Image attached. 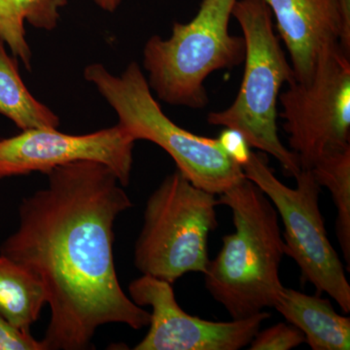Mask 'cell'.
Masks as SVG:
<instances>
[{
    "label": "cell",
    "instance_id": "1",
    "mask_svg": "<svg viewBox=\"0 0 350 350\" xmlns=\"http://www.w3.org/2000/svg\"><path fill=\"white\" fill-rule=\"evenodd\" d=\"M46 175L47 185L23 199L17 230L0 245L42 284L51 312L45 349H89L107 324L148 326L150 312L126 296L115 267V222L133 206L117 175L94 161Z\"/></svg>",
    "mask_w": 350,
    "mask_h": 350
},
{
    "label": "cell",
    "instance_id": "2",
    "mask_svg": "<svg viewBox=\"0 0 350 350\" xmlns=\"http://www.w3.org/2000/svg\"><path fill=\"white\" fill-rule=\"evenodd\" d=\"M219 206L232 211L234 232L207 262L204 284L232 319L273 308L283 289L280 264L285 243L280 216L261 189L245 176L219 195Z\"/></svg>",
    "mask_w": 350,
    "mask_h": 350
},
{
    "label": "cell",
    "instance_id": "3",
    "mask_svg": "<svg viewBox=\"0 0 350 350\" xmlns=\"http://www.w3.org/2000/svg\"><path fill=\"white\" fill-rule=\"evenodd\" d=\"M84 77L116 113L120 128L135 142L147 140L161 147L197 187L221 195L243 178L241 165L225 153L217 138L190 133L163 113L135 62L119 75L103 64H89Z\"/></svg>",
    "mask_w": 350,
    "mask_h": 350
},
{
    "label": "cell",
    "instance_id": "4",
    "mask_svg": "<svg viewBox=\"0 0 350 350\" xmlns=\"http://www.w3.org/2000/svg\"><path fill=\"white\" fill-rule=\"evenodd\" d=\"M232 16L245 42L243 82L232 105L209 113L207 122L238 131L250 147L273 156L285 174L295 177L301 172L298 159L282 144L278 130L280 91L295 75L276 36L273 15L262 0H237Z\"/></svg>",
    "mask_w": 350,
    "mask_h": 350
},
{
    "label": "cell",
    "instance_id": "5",
    "mask_svg": "<svg viewBox=\"0 0 350 350\" xmlns=\"http://www.w3.org/2000/svg\"><path fill=\"white\" fill-rule=\"evenodd\" d=\"M237 0H202L190 22L174 23L169 38L153 36L142 53L151 91L174 107L202 109L208 105L204 82L245 59V42L229 31Z\"/></svg>",
    "mask_w": 350,
    "mask_h": 350
},
{
    "label": "cell",
    "instance_id": "6",
    "mask_svg": "<svg viewBox=\"0 0 350 350\" xmlns=\"http://www.w3.org/2000/svg\"><path fill=\"white\" fill-rule=\"evenodd\" d=\"M217 206L215 195L195 186L180 170L167 175L147 200L133 251L135 268L172 284L186 273H204Z\"/></svg>",
    "mask_w": 350,
    "mask_h": 350
},
{
    "label": "cell",
    "instance_id": "7",
    "mask_svg": "<svg viewBox=\"0 0 350 350\" xmlns=\"http://www.w3.org/2000/svg\"><path fill=\"white\" fill-rule=\"evenodd\" d=\"M246 178L261 189L282 218L285 255L298 265L301 276L317 290L326 293L350 312V285L344 265L333 247L319 207L320 185L310 170L295 176L296 188L282 183L269 167L266 157L251 152L243 167Z\"/></svg>",
    "mask_w": 350,
    "mask_h": 350
},
{
    "label": "cell",
    "instance_id": "8",
    "mask_svg": "<svg viewBox=\"0 0 350 350\" xmlns=\"http://www.w3.org/2000/svg\"><path fill=\"white\" fill-rule=\"evenodd\" d=\"M280 94L290 150L301 170L350 145V59L340 45L320 55L308 81L294 79Z\"/></svg>",
    "mask_w": 350,
    "mask_h": 350
},
{
    "label": "cell",
    "instance_id": "9",
    "mask_svg": "<svg viewBox=\"0 0 350 350\" xmlns=\"http://www.w3.org/2000/svg\"><path fill=\"white\" fill-rule=\"evenodd\" d=\"M135 144L118 125L85 135H69L50 128L21 131L19 135L0 139V180L32 172L47 174L68 163L94 161L107 165L126 187Z\"/></svg>",
    "mask_w": 350,
    "mask_h": 350
},
{
    "label": "cell",
    "instance_id": "10",
    "mask_svg": "<svg viewBox=\"0 0 350 350\" xmlns=\"http://www.w3.org/2000/svg\"><path fill=\"white\" fill-rule=\"evenodd\" d=\"M129 295L137 306L152 310L149 330L135 350H239L271 317L266 310L227 322L193 317L177 303L172 283L146 275L131 282Z\"/></svg>",
    "mask_w": 350,
    "mask_h": 350
},
{
    "label": "cell",
    "instance_id": "11",
    "mask_svg": "<svg viewBox=\"0 0 350 350\" xmlns=\"http://www.w3.org/2000/svg\"><path fill=\"white\" fill-rule=\"evenodd\" d=\"M275 16L290 55L295 79L308 81L320 55L340 45L342 27L338 0H262Z\"/></svg>",
    "mask_w": 350,
    "mask_h": 350
},
{
    "label": "cell",
    "instance_id": "12",
    "mask_svg": "<svg viewBox=\"0 0 350 350\" xmlns=\"http://www.w3.org/2000/svg\"><path fill=\"white\" fill-rule=\"evenodd\" d=\"M305 336L312 350H349L350 319L336 312L330 301L283 287L273 308Z\"/></svg>",
    "mask_w": 350,
    "mask_h": 350
},
{
    "label": "cell",
    "instance_id": "13",
    "mask_svg": "<svg viewBox=\"0 0 350 350\" xmlns=\"http://www.w3.org/2000/svg\"><path fill=\"white\" fill-rule=\"evenodd\" d=\"M68 0H0V38L25 68L31 69L32 53L25 25L53 31Z\"/></svg>",
    "mask_w": 350,
    "mask_h": 350
},
{
    "label": "cell",
    "instance_id": "14",
    "mask_svg": "<svg viewBox=\"0 0 350 350\" xmlns=\"http://www.w3.org/2000/svg\"><path fill=\"white\" fill-rule=\"evenodd\" d=\"M0 114L11 120L21 131L59 129V117L38 100L25 86L18 59L9 54L0 38Z\"/></svg>",
    "mask_w": 350,
    "mask_h": 350
},
{
    "label": "cell",
    "instance_id": "15",
    "mask_svg": "<svg viewBox=\"0 0 350 350\" xmlns=\"http://www.w3.org/2000/svg\"><path fill=\"white\" fill-rule=\"evenodd\" d=\"M46 305L45 291L38 278L0 254V314L20 330L31 333Z\"/></svg>",
    "mask_w": 350,
    "mask_h": 350
},
{
    "label": "cell",
    "instance_id": "16",
    "mask_svg": "<svg viewBox=\"0 0 350 350\" xmlns=\"http://www.w3.org/2000/svg\"><path fill=\"white\" fill-rule=\"evenodd\" d=\"M320 187L330 191L337 208L336 234L350 269V145L331 152L310 170Z\"/></svg>",
    "mask_w": 350,
    "mask_h": 350
},
{
    "label": "cell",
    "instance_id": "17",
    "mask_svg": "<svg viewBox=\"0 0 350 350\" xmlns=\"http://www.w3.org/2000/svg\"><path fill=\"white\" fill-rule=\"evenodd\" d=\"M305 342V336L297 327L290 323L275 324L262 331H258L251 340L250 350H289Z\"/></svg>",
    "mask_w": 350,
    "mask_h": 350
},
{
    "label": "cell",
    "instance_id": "18",
    "mask_svg": "<svg viewBox=\"0 0 350 350\" xmlns=\"http://www.w3.org/2000/svg\"><path fill=\"white\" fill-rule=\"evenodd\" d=\"M0 350H46L42 340L12 325L0 314Z\"/></svg>",
    "mask_w": 350,
    "mask_h": 350
},
{
    "label": "cell",
    "instance_id": "19",
    "mask_svg": "<svg viewBox=\"0 0 350 350\" xmlns=\"http://www.w3.org/2000/svg\"><path fill=\"white\" fill-rule=\"evenodd\" d=\"M217 139L225 153L243 169L252 152L243 135L231 129H224Z\"/></svg>",
    "mask_w": 350,
    "mask_h": 350
},
{
    "label": "cell",
    "instance_id": "20",
    "mask_svg": "<svg viewBox=\"0 0 350 350\" xmlns=\"http://www.w3.org/2000/svg\"><path fill=\"white\" fill-rule=\"evenodd\" d=\"M342 19V33L340 46L349 55L350 53V0H338Z\"/></svg>",
    "mask_w": 350,
    "mask_h": 350
},
{
    "label": "cell",
    "instance_id": "21",
    "mask_svg": "<svg viewBox=\"0 0 350 350\" xmlns=\"http://www.w3.org/2000/svg\"><path fill=\"white\" fill-rule=\"evenodd\" d=\"M101 10L107 11V12L113 13L119 8L122 0H93Z\"/></svg>",
    "mask_w": 350,
    "mask_h": 350
}]
</instances>
